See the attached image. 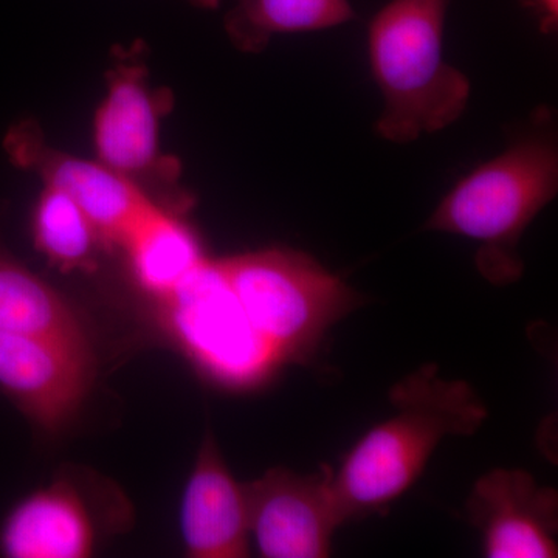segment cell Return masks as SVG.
Masks as SVG:
<instances>
[{"instance_id": "cell-1", "label": "cell", "mask_w": 558, "mask_h": 558, "mask_svg": "<svg viewBox=\"0 0 558 558\" xmlns=\"http://www.w3.org/2000/svg\"><path fill=\"white\" fill-rule=\"evenodd\" d=\"M389 400L392 416L371 428L332 472L344 521L387 510L416 483L444 439L475 435L488 417L478 392L468 381L444 379L436 365L399 380Z\"/></svg>"}, {"instance_id": "cell-2", "label": "cell", "mask_w": 558, "mask_h": 558, "mask_svg": "<svg viewBox=\"0 0 558 558\" xmlns=\"http://www.w3.org/2000/svg\"><path fill=\"white\" fill-rule=\"evenodd\" d=\"M449 3L391 0L371 22V72L384 97L377 131L389 142L446 130L468 108V76L444 58Z\"/></svg>"}, {"instance_id": "cell-3", "label": "cell", "mask_w": 558, "mask_h": 558, "mask_svg": "<svg viewBox=\"0 0 558 558\" xmlns=\"http://www.w3.org/2000/svg\"><path fill=\"white\" fill-rule=\"evenodd\" d=\"M557 191L556 145L534 134L459 180L425 229L480 242L476 266L483 277L510 284L523 274L521 236Z\"/></svg>"}, {"instance_id": "cell-4", "label": "cell", "mask_w": 558, "mask_h": 558, "mask_svg": "<svg viewBox=\"0 0 558 558\" xmlns=\"http://www.w3.org/2000/svg\"><path fill=\"white\" fill-rule=\"evenodd\" d=\"M242 312L282 365L303 363L362 296L307 253L290 248L219 258Z\"/></svg>"}, {"instance_id": "cell-5", "label": "cell", "mask_w": 558, "mask_h": 558, "mask_svg": "<svg viewBox=\"0 0 558 558\" xmlns=\"http://www.w3.org/2000/svg\"><path fill=\"white\" fill-rule=\"evenodd\" d=\"M159 310L175 343L220 387L256 388L284 366L250 325L219 259H205Z\"/></svg>"}, {"instance_id": "cell-6", "label": "cell", "mask_w": 558, "mask_h": 558, "mask_svg": "<svg viewBox=\"0 0 558 558\" xmlns=\"http://www.w3.org/2000/svg\"><path fill=\"white\" fill-rule=\"evenodd\" d=\"M140 50L137 43L130 51H120L109 70L108 92L94 120L97 160L145 193L146 186L174 191L179 163L161 156L159 137L160 120L172 108V97L149 86Z\"/></svg>"}, {"instance_id": "cell-7", "label": "cell", "mask_w": 558, "mask_h": 558, "mask_svg": "<svg viewBox=\"0 0 558 558\" xmlns=\"http://www.w3.org/2000/svg\"><path fill=\"white\" fill-rule=\"evenodd\" d=\"M332 469L299 475L271 469L244 484L250 537L260 557L325 558L333 532L344 523L332 488Z\"/></svg>"}, {"instance_id": "cell-8", "label": "cell", "mask_w": 558, "mask_h": 558, "mask_svg": "<svg viewBox=\"0 0 558 558\" xmlns=\"http://www.w3.org/2000/svg\"><path fill=\"white\" fill-rule=\"evenodd\" d=\"M14 167L31 171L44 186L75 201L100 231L108 247L121 245L157 202L137 183L110 170L100 160H86L51 148L35 121L14 124L3 140Z\"/></svg>"}, {"instance_id": "cell-9", "label": "cell", "mask_w": 558, "mask_h": 558, "mask_svg": "<svg viewBox=\"0 0 558 558\" xmlns=\"http://www.w3.org/2000/svg\"><path fill=\"white\" fill-rule=\"evenodd\" d=\"M90 348L0 330V389L47 432L76 413L90 384Z\"/></svg>"}, {"instance_id": "cell-10", "label": "cell", "mask_w": 558, "mask_h": 558, "mask_svg": "<svg viewBox=\"0 0 558 558\" xmlns=\"http://www.w3.org/2000/svg\"><path fill=\"white\" fill-rule=\"evenodd\" d=\"M488 558L558 557V494L524 470L495 469L481 476L465 502Z\"/></svg>"}, {"instance_id": "cell-11", "label": "cell", "mask_w": 558, "mask_h": 558, "mask_svg": "<svg viewBox=\"0 0 558 558\" xmlns=\"http://www.w3.org/2000/svg\"><path fill=\"white\" fill-rule=\"evenodd\" d=\"M180 531L190 557H248L245 487L231 475L209 433L183 492Z\"/></svg>"}, {"instance_id": "cell-12", "label": "cell", "mask_w": 558, "mask_h": 558, "mask_svg": "<svg viewBox=\"0 0 558 558\" xmlns=\"http://www.w3.org/2000/svg\"><path fill=\"white\" fill-rule=\"evenodd\" d=\"M94 543L89 510L65 481L22 499L0 529V550L11 558H84Z\"/></svg>"}, {"instance_id": "cell-13", "label": "cell", "mask_w": 558, "mask_h": 558, "mask_svg": "<svg viewBox=\"0 0 558 558\" xmlns=\"http://www.w3.org/2000/svg\"><path fill=\"white\" fill-rule=\"evenodd\" d=\"M120 247L140 289L157 303L207 259L193 229L159 204L143 216Z\"/></svg>"}, {"instance_id": "cell-14", "label": "cell", "mask_w": 558, "mask_h": 558, "mask_svg": "<svg viewBox=\"0 0 558 558\" xmlns=\"http://www.w3.org/2000/svg\"><path fill=\"white\" fill-rule=\"evenodd\" d=\"M0 330L89 347L75 312L50 284L0 250Z\"/></svg>"}, {"instance_id": "cell-15", "label": "cell", "mask_w": 558, "mask_h": 558, "mask_svg": "<svg viewBox=\"0 0 558 558\" xmlns=\"http://www.w3.org/2000/svg\"><path fill=\"white\" fill-rule=\"evenodd\" d=\"M354 17L349 0H234L226 33L242 53H259L274 36L328 31Z\"/></svg>"}, {"instance_id": "cell-16", "label": "cell", "mask_w": 558, "mask_h": 558, "mask_svg": "<svg viewBox=\"0 0 558 558\" xmlns=\"http://www.w3.org/2000/svg\"><path fill=\"white\" fill-rule=\"evenodd\" d=\"M32 234L38 252L62 271L90 270L106 245L80 205L49 186H44L33 209Z\"/></svg>"}, {"instance_id": "cell-17", "label": "cell", "mask_w": 558, "mask_h": 558, "mask_svg": "<svg viewBox=\"0 0 558 558\" xmlns=\"http://www.w3.org/2000/svg\"><path fill=\"white\" fill-rule=\"evenodd\" d=\"M542 20L545 31L553 32L557 28L558 0H531Z\"/></svg>"}, {"instance_id": "cell-18", "label": "cell", "mask_w": 558, "mask_h": 558, "mask_svg": "<svg viewBox=\"0 0 558 558\" xmlns=\"http://www.w3.org/2000/svg\"><path fill=\"white\" fill-rule=\"evenodd\" d=\"M191 5L197 7V9L215 10L218 9L222 0H185Z\"/></svg>"}]
</instances>
